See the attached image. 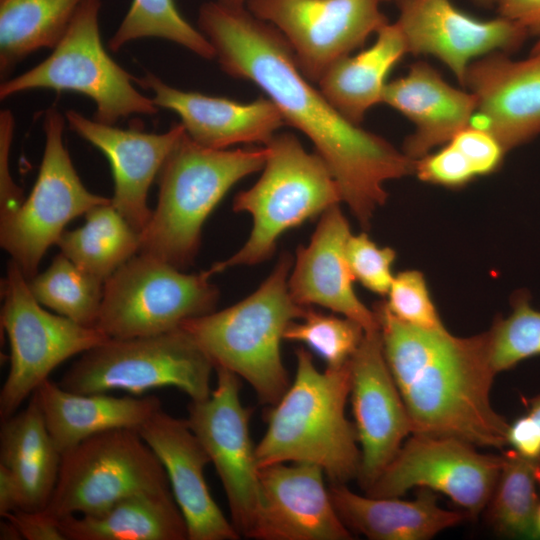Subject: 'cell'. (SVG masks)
I'll use <instances>...</instances> for the list:
<instances>
[{
  "label": "cell",
  "instance_id": "obj_13",
  "mask_svg": "<svg viewBox=\"0 0 540 540\" xmlns=\"http://www.w3.org/2000/svg\"><path fill=\"white\" fill-rule=\"evenodd\" d=\"M502 465L503 455L480 453L467 441L413 433L365 492L401 497L413 488H426L446 495L476 518L490 501Z\"/></svg>",
  "mask_w": 540,
  "mask_h": 540
},
{
  "label": "cell",
  "instance_id": "obj_49",
  "mask_svg": "<svg viewBox=\"0 0 540 540\" xmlns=\"http://www.w3.org/2000/svg\"><path fill=\"white\" fill-rule=\"evenodd\" d=\"M221 4L231 6V7H246L248 0H216Z\"/></svg>",
  "mask_w": 540,
  "mask_h": 540
},
{
  "label": "cell",
  "instance_id": "obj_42",
  "mask_svg": "<svg viewBox=\"0 0 540 540\" xmlns=\"http://www.w3.org/2000/svg\"><path fill=\"white\" fill-rule=\"evenodd\" d=\"M18 528L22 539L26 540H66L59 520L43 510L29 511L17 509L5 514Z\"/></svg>",
  "mask_w": 540,
  "mask_h": 540
},
{
  "label": "cell",
  "instance_id": "obj_5",
  "mask_svg": "<svg viewBox=\"0 0 540 540\" xmlns=\"http://www.w3.org/2000/svg\"><path fill=\"white\" fill-rule=\"evenodd\" d=\"M267 148L212 149L186 132L169 154L158 179L156 209L139 234V252L183 270L193 264L202 227L225 194L263 169Z\"/></svg>",
  "mask_w": 540,
  "mask_h": 540
},
{
  "label": "cell",
  "instance_id": "obj_4",
  "mask_svg": "<svg viewBox=\"0 0 540 540\" xmlns=\"http://www.w3.org/2000/svg\"><path fill=\"white\" fill-rule=\"evenodd\" d=\"M292 256L284 252L256 291L238 303L185 320V330L215 367L246 380L259 401L275 404L290 385L281 357L287 326L303 318L310 307L297 304L289 293Z\"/></svg>",
  "mask_w": 540,
  "mask_h": 540
},
{
  "label": "cell",
  "instance_id": "obj_38",
  "mask_svg": "<svg viewBox=\"0 0 540 540\" xmlns=\"http://www.w3.org/2000/svg\"><path fill=\"white\" fill-rule=\"evenodd\" d=\"M346 256L355 280L371 292L387 295L394 279L392 265L396 253L392 248L379 247L365 232L351 234Z\"/></svg>",
  "mask_w": 540,
  "mask_h": 540
},
{
  "label": "cell",
  "instance_id": "obj_48",
  "mask_svg": "<svg viewBox=\"0 0 540 540\" xmlns=\"http://www.w3.org/2000/svg\"><path fill=\"white\" fill-rule=\"evenodd\" d=\"M534 535L540 538V502L538 503L534 515Z\"/></svg>",
  "mask_w": 540,
  "mask_h": 540
},
{
  "label": "cell",
  "instance_id": "obj_18",
  "mask_svg": "<svg viewBox=\"0 0 540 540\" xmlns=\"http://www.w3.org/2000/svg\"><path fill=\"white\" fill-rule=\"evenodd\" d=\"M323 469L307 462L260 468L259 505L249 538L259 540H349L325 485Z\"/></svg>",
  "mask_w": 540,
  "mask_h": 540
},
{
  "label": "cell",
  "instance_id": "obj_43",
  "mask_svg": "<svg viewBox=\"0 0 540 540\" xmlns=\"http://www.w3.org/2000/svg\"><path fill=\"white\" fill-rule=\"evenodd\" d=\"M507 437L520 456L540 463V426L529 414L509 425Z\"/></svg>",
  "mask_w": 540,
  "mask_h": 540
},
{
  "label": "cell",
  "instance_id": "obj_24",
  "mask_svg": "<svg viewBox=\"0 0 540 540\" xmlns=\"http://www.w3.org/2000/svg\"><path fill=\"white\" fill-rule=\"evenodd\" d=\"M382 103L394 108L415 126L403 152L412 159L448 143L472 123L477 100L470 91L451 86L428 63L416 62L406 75L387 82Z\"/></svg>",
  "mask_w": 540,
  "mask_h": 540
},
{
  "label": "cell",
  "instance_id": "obj_47",
  "mask_svg": "<svg viewBox=\"0 0 540 540\" xmlns=\"http://www.w3.org/2000/svg\"><path fill=\"white\" fill-rule=\"evenodd\" d=\"M529 414L540 426V394L527 401Z\"/></svg>",
  "mask_w": 540,
  "mask_h": 540
},
{
  "label": "cell",
  "instance_id": "obj_8",
  "mask_svg": "<svg viewBox=\"0 0 540 540\" xmlns=\"http://www.w3.org/2000/svg\"><path fill=\"white\" fill-rule=\"evenodd\" d=\"M214 365L182 328L126 339H108L81 354L58 382L68 391L90 394L125 391L140 395L175 387L191 401L211 393Z\"/></svg>",
  "mask_w": 540,
  "mask_h": 540
},
{
  "label": "cell",
  "instance_id": "obj_23",
  "mask_svg": "<svg viewBox=\"0 0 540 540\" xmlns=\"http://www.w3.org/2000/svg\"><path fill=\"white\" fill-rule=\"evenodd\" d=\"M351 234L339 204L326 210L309 243L297 248L288 279L289 293L301 306L327 308L372 332L379 329L376 314L357 297L346 256Z\"/></svg>",
  "mask_w": 540,
  "mask_h": 540
},
{
  "label": "cell",
  "instance_id": "obj_34",
  "mask_svg": "<svg viewBox=\"0 0 540 540\" xmlns=\"http://www.w3.org/2000/svg\"><path fill=\"white\" fill-rule=\"evenodd\" d=\"M143 38L171 41L207 60L216 57L211 43L180 14L174 0H132L108 46L118 52L131 41Z\"/></svg>",
  "mask_w": 540,
  "mask_h": 540
},
{
  "label": "cell",
  "instance_id": "obj_45",
  "mask_svg": "<svg viewBox=\"0 0 540 540\" xmlns=\"http://www.w3.org/2000/svg\"><path fill=\"white\" fill-rule=\"evenodd\" d=\"M21 508V492L13 474L0 464V515Z\"/></svg>",
  "mask_w": 540,
  "mask_h": 540
},
{
  "label": "cell",
  "instance_id": "obj_36",
  "mask_svg": "<svg viewBox=\"0 0 540 540\" xmlns=\"http://www.w3.org/2000/svg\"><path fill=\"white\" fill-rule=\"evenodd\" d=\"M488 332L490 362L498 374L540 355V311L532 308L528 293L512 298V311L497 319Z\"/></svg>",
  "mask_w": 540,
  "mask_h": 540
},
{
  "label": "cell",
  "instance_id": "obj_7",
  "mask_svg": "<svg viewBox=\"0 0 540 540\" xmlns=\"http://www.w3.org/2000/svg\"><path fill=\"white\" fill-rule=\"evenodd\" d=\"M101 0H86L66 33L42 62L4 80L0 100L33 89L83 94L94 101V120L115 125L132 115H155L159 108L134 85L135 77L117 64L101 40Z\"/></svg>",
  "mask_w": 540,
  "mask_h": 540
},
{
  "label": "cell",
  "instance_id": "obj_3",
  "mask_svg": "<svg viewBox=\"0 0 540 540\" xmlns=\"http://www.w3.org/2000/svg\"><path fill=\"white\" fill-rule=\"evenodd\" d=\"M295 354L294 380L271 405L266 431L256 445L258 465L312 463L323 469L330 483L346 484L357 479L361 464L357 431L345 412L350 361L319 371L305 348Z\"/></svg>",
  "mask_w": 540,
  "mask_h": 540
},
{
  "label": "cell",
  "instance_id": "obj_19",
  "mask_svg": "<svg viewBox=\"0 0 540 540\" xmlns=\"http://www.w3.org/2000/svg\"><path fill=\"white\" fill-rule=\"evenodd\" d=\"M69 128L108 159L114 181L112 205L140 234L152 210L148 192L169 154L185 133L181 122L164 133L122 129L89 119L78 111L65 112Z\"/></svg>",
  "mask_w": 540,
  "mask_h": 540
},
{
  "label": "cell",
  "instance_id": "obj_37",
  "mask_svg": "<svg viewBox=\"0 0 540 540\" xmlns=\"http://www.w3.org/2000/svg\"><path fill=\"white\" fill-rule=\"evenodd\" d=\"M387 295V309L402 322L426 330L445 329L420 271L399 272Z\"/></svg>",
  "mask_w": 540,
  "mask_h": 540
},
{
  "label": "cell",
  "instance_id": "obj_46",
  "mask_svg": "<svg viewBox=\"0 0 540 540\" xmlns=\"http://www.w3.org/2000/svg\"><path fill=\"white\" fill-rule=\"evenodd\" d=\"M4 520L0 523V539L1 540H17L22 539L16 525L9 519L2 517Z\"/></svg>",
  "mask_w": 540,
  "mask_h": 540
},
{
  "label": "cell",
  "instance_id": "obj_35",
  "mask_svg": "<svg viewBox=\"0 0 540 540\" xmlns=\"http://www.w3.org/2000/svg\"><path fill=\"white\" fill-rule=\"evenodd\" d=\"M300 320L287 326L284 340L306 344L326 362L327 368L347 364L365 335L363 327L354 320L323 314L312 307Z\"/></svg>",
  "mask_w": 540,
  "mask_h": 540
},
{
  "label": "cell",
  "instance_id": "obj_27",
  "mask_svg": "<svg viewBox=\"0 0 540 540\" xmlns=\"http://www.w3.org/2000/svg\"><path fill=\"white\" fill-rule=\"evenodd\" d=\"M66 540H185V519L171 489L145 490L105 510L59 519Z\"/></svg>",
  "mask_w": 540,
  "mask_h": 540
},
{
  "label": "cell",
  "instance_id": "obj_39",
  "mask_svg": "<svg viewBox=\"0 0 540 540\" xmlns=\"http://www.w3.org/2000/svg\"><path fill=\"white\" fill-rule=\"evenodd\" d=\"M416 176L423 182L458 188L476 176L466 157L451 143L416 160Z\"/></svg>",
  "mask_w": 540,
  "mask_h": 540
},
{
  "label": "cell",
  "instance_id": "obj_9",
  "mask_svg": "<svg viewBox=\"0 0 540 540\" xmlns=\"http://www.w3.org/2000/svg\"><path fill=\"white\" fill-rule=\"evenodd\" d=\"M208 270L188 274L138 252L105 282L96 327L111 339L151 336L215 311L218 289Z\"/></svg>",
  "mask_w": 540,
  "mask_h": 540
},
{
  "label": "cell",
  "instance_id": "obj_51",
  "mask_svg": "<svg viewBox=\"0 0 540 540\" xmlns=\"http://www.w3.org/2000/svg\"><path fill=\"white\" fill-rule=\"evenodd\" d=\"M540 51V36L538 38V40L535 42L532 50H531V53H535V52H539Z\"/></svg>",
  "mask_w": 540,
  "mask_h": 540
},
{
  "label": "cell",
  "instance_id": "obj_21",
  "mask_svg": "<svg viewBox=\"0 0 540 540\" xmlns=\"http://www.w3.org/2000/svg\"><path fill=\"white\" fill-rule=\"evenodd\" d=\"M464 87L477 100L476 125L509 151L540 135V51L514 60L495 52L474 60Z\"/></svg>",
  "mask_w": 540,
  "mask_h": 540
},
{
  "label": "cell",
  "instance_id": "obj_6",
  "mask_svg": "<svg viewBox=\"0 0 540 540\" xmlns=\"http://www.w3.org/2000/svg\"><path fill=\"white\" fill-rule=\"evenodd\" d=\"M264 146L268 154L261 177L233 201L234 212L252 217L250 235L234 255L208 269L211 275L268 260L283 233L342 202L327 164L307 152L295 134L276 133Z\"/></svg>",
  "mask_w": 540,
  "mask_h": 540
},
{
  "label": "cell",
  "instance_id": "obj_12",
  "mask_svg": "<svg viewBox=\"0 0 540 540\" xmlns=\"http://www.w3.org/2000/svg\"><path fill=\"white\" fill-rule=\"evenodd\" d=\"M169 488L161 462L138 430L112 429L62 453L58 479L43 511L58 520L96 514L131 494Z\"/></svg>",
  "mask_w": 540,
  "mask_h": 540
},
{
  "label": "cell",
  "instance_id": "obj_29",
  "mask_svg": "<svg viewBox=\"0 0 540 540\" xmlns=\"http://www.w3.org/2000/svg\"><path fill=\"white\" fill-rule=\"evenodd\" d=\"M376 34L373 45L336 61L318 82L326 99L356 125H360L369 109L382 103L386 78L407 53L396 22L387 23Z\"/></svg>",
  "mask_w": 540,
  "mask_h": 540
},
{
  "label": "cell",
  "instance_id": "obj_28",
  "mask_svg": "<svg viewBox=\"0 0 540 540\" xmlns=\"http://www.w3.org/2000/svg\"><path fill=\"white\" fill-rule=\"evenodd\" d=\"M61 457L33 396L24 409L1 420L0 464L18 483L20 509L38 511L47 506L58 479Z\"/></svg>",
  "mask_w": 540,
  "mask_h": 540
},
{
  "label": "cell",
  "instance_id": "obj_17",
  "mask_svg": "<svg viewBox=\"0 0 540 540\" xmlns=\"http://www.w3.org/2000/svg\"><path fill=\"white\" fill-rule=\"evenodd\" d=\"M350 370V398L361 450L357 480L366 491L413 433V426L386 361L380 328L365 332Z\"/></svg>",
  "mask_w": 540,
  "mask_h": 540
},
{
  "label": "cell",
  "instance_id": "obj_10",
  "mask_svg": "<svg viewBox=\"0 0 540 540\" xmlns=\"http://www.w3.org/2000/svg\"><path fill=\"white\" fill-rule=\"evenodd\" d=\"M2 297L1 325L9 339L10 367L0 391L1 420L16 413L61 363L110 339L95 326L45 310L13 261Z\"/></svg>",
  "mask_w": 540,
  "mask_h": 540
},
{
  "label": "cell",
  "instance_id": "obj_30",
  "mask_svg": "<svg viewBox=\"0 0 540 540\" xmlns=\"http://www.w3.org/2000/svg\"><path fill=\"white\" fill-rule=\"evenodd\" d=\"M86 0H0V75L6 80L27 56L53 49Z\"/></svg>",
  "mask_w": 540,
  "mask_h": 540
},
{
  "label": "cell",
  "instance_id": "obj_14",
  "mask_svg": "<svg viewBox=\"0 0 540 540\" xmlns=\"http://www.w3.org/2000/svg\"><path fill=\"white\" fill-rule=\"evenodd\" d=\"M382 0H248L246 8L276 27L301 73L318 83L328 68L388 22Z\"/></svg>",
  "mask_w": 540,
  "mask_h": 540
},
{
  "label": "cell",
  "instance_id": "obj_15",
  "mask_svg": "<svg viewBox=\"0 0 540 540\" xmlns=\"http://www.w3.org/2000/svg\"><path fill=\"white\" fill-rule=\"evenodd\" d=\"M217 381L208 398L191 401L189 426L206 450L228 501L231 522L248 537L259 505V471L249 420L251 409L240 399V377L215 367Z\"/></svg>",
  "mask_w": 540,
  "mask_h": 540
},
{
  "label": "cell",
  "instance_id": "obj_44",
  "mask_svg": "<svg viewBox=\"0 0 540 540\" xmlns=\"http://www.w3.org/2000/svg\"><path fill=\"white\" fill-rule=\"evenodd\" d=\"M499 16L524 27L530 35L540 36V0H499Z\"/></svg>",
  "mask_w": 540,
  "mask_h": 540
},
{
  "label": "cell",
  "instance_id": "obj_26",
  "mask_svg": "<svg viewBox=\"0 0 540 540\" xmlns=\"http://www.w3.org/2000/svg\"><path fill=\"white\" fill-rule=\"evenodd\" d=\"M329 491L346 527L371 540H428L469 517L440 507L426 488H419L414 500L359 495L337 483H330Z\"/></svg>",
  "mask_w": 540,
  "mask_h": 540
},
{
  "label": "cell",
  "instance_id": "obj_33",
  "mask_svg": "<svg viewBox=\"0 0 540 540\" xmlns=\"http://www.w3.org/2000/svg\"><path fill=\"white\" fill-rule=\"evenodd\" d=\"M502 455V469L486 507L489 523L504 536L535 538L534 515L539 503L535 468L540 463L513 449Z\"/></svg>",
  "mask_w": 540,
  "mask_h": 540
},
{
  "label": "cell",
  "instance_id": "obj_22",
  "mask_svg": "<svg viewBox=\"0 0 540 540\" xmlns=\"http://www.w3.org/2000/svg\"><path fill=\"white\" fill-rule=\"evenodd\" d=\"M135 82L152 93L158 108L180 117L188 137L212 149L236 144H263L285 125L281 112L268 97L243 103L224 97L184 91L168 85L150 71Z\"/></svg>",
  "mask_w": 540,
  "mask_h": 540
},
{
  "label": "cell",
  "instance_id": "obj_32",
  "mask_svg": "<svg viewBox=\"0 0 540 540\" xmlns=\"http://www.w3.org/2000/svg\"><path fill=\"white\" fill-rule=\"evenodd\" d=\"M28 284L42 306L79 324L96 327L104 281L80 269L61 252Z\"/></svg>",
  "mask_w": 540,
  "mask_h": 540
},
{
  "label": "cell",
  "instance_id": "obj_50",
  "mask_svg": "<svg viewBox=\"0 0 540 540\" xmlns=\"http://www.w3.org/2000/svg\"><path fill=\"white\" fill-rule=\"evenodd\" d=\"M391 1V0H382ZM477 5L485 8H491L498 4L499 0H473Z\"/></svg>",
  "mask_w": 540,
  "mask_h": 540
},
{
  "label": "cell",
  "instance_id": "obj_11",
  "mask_svg": "<svg viewBox=\"0 0 540 540\" xmlns=\"http://www.w3.org/2000/svg\"><path fill=\"white\" fill-rule=\"evenodd\" d=\"M66 118L52 107L44 112V152L35 184L22 204L0 214V244L27 280L57 244L65 226L92 208L111 202L82 183L64 145Z\"/></svg>",
  "mask_w": 540,
  "mask_h": 540
},
{
  "label": "cell",
  "instance_id": "obj_41",
  "mask_svg": "<svg viewBox=\"0 0 540 540\" xmlns=\"http://www.w3.org/2000/svg\"><path fill=\"white\" fill-rule=\"evenodd\" d=\"M15 121L10 110L0 112V214L18 208L23 200L22 190L14 182L9 158L14 135Z\"/></svg>",
  "mask_w": 540,
  "mask_h": 540
},
{
  "label": "cell",
  "instance_id": "obj_16",
  "mask_svg": "<svg viewBox=\"0 0 540 540\" xmlns=\"http://www.w3.org/2000/svg\"><path fill=\"white\" fill-rule=\"evenodd\" d=\"M396 24L413 55H432L442 61L464 86L469 65L483 56L518 50L529 32L499 16L481 20L459 10L450 0H395Z\"/></svg>",
  "mask_w": 540,
  "mask_h": 540
},
{
  "label": "cell",
  "instance_id": "obj_2",
  "mask_svg": "<svg viewBox=\"0 0 540 540\" xmlns=\"http://www.w3.org/2000/svg\"><path fill=\"white\" fill-rule=\"evenodd\" d=\"M373 310L413 433L455 437L476 447L506 446L510 424L490 399L497 373L488 332L457 337L446 328H417L393 316L384 301Z\"/></svg>",
  "mask_w": 540,
  "mask_h": 540
},
{
  "label": "cell",
  "instance_id": "obj_40",
  "mask_svg": "<svg viewBox=\"0 0 540 540\" xmlns=\"http://www.w3.org/2000/svg\"><path fill=\"white\" fill-rule=\"evenodd\" d=\"M449 142L466 157L477 177L495 172L506 153L492 133L472 123Z\"/></svg>",
  "mask_w": 540,
  "mask_h": 540
},
{
  "label": "cell",
  "instance_id": "obj_1",
  "mask_svg": "<svg viewBox=\"0 0 540 540\" xmlns=\"http://www.w3.org/2000/svg\"><path fill=\"white\" fill-rule=\"evenodd\" d=\"M197 23L221 69L258 86L285 125L311 140L338 183L342 202L368 228L387 200L385 182L413 174L416 160L346 119L301 73L283 34L246 7L206 2Z\"/></svg>",
  "mask_w": 540,
  "mask_h": 540
},
{
  "label": "cell",
  "instance_id": "obj_25",
  "mask_svg": "<svg viewBox=\"0 0 540 540\" xmlns=\"http://www.w3.org/2000/svg\"><path fill=\"white\" fill-rule=\"evenodd\" d=\"M61 453L83 440L112 429H138L161 408L154 395L116 397L64 389L50 379L32 394Z\"/></svg>",
  "mask_w": 540,
  "mask_h": 540
},
{
  "label": "cell",
  "instance_id": "obj_52",
  "mask_svg": "<svg viewBox=\"0 0 540 540\" xmlns=\"http://www.w3.org/2000/svg\"><path fill=\"white\" fill-rule=\"evenodd\" d=\"M535 479L540 486V465L535 468Z\"/></svg>",
  "mask_w": 540,
  "mask_h": 540
},
{
  "label": "cell",
  "instance_id": "obj_20",
  "mask_svg": "<svg viewBox=\"0 0 540 540\" xmlns=\"http://www.w3.org/2000/svg\"><path fill=\"white\" fill-rule=\"evenodd\" d=\"M137 430L166 472L188 540L239 539L209 491L204 470L210 458L187 420L160 409Z\"/></svg>",
  "mask_w": 540,
  "mask_h": 540
},
{
  "label": "cell",
  "instance_id": "obj_31",
  "mask_svg": "<svg viewBox=\"0 0 540 540\" xmlns=\"http://www.w3.org/2000/svg\"><path fill=\"white\" fill-rule=\"evenodd\" d=\"M85 217L83 226L65 230L56 245L76 266L105 282L139 252V233L112 202L92 208Z\"/></svg>",
  "mask_w": 540,
  "mask_h": 540
}]
</instances>
